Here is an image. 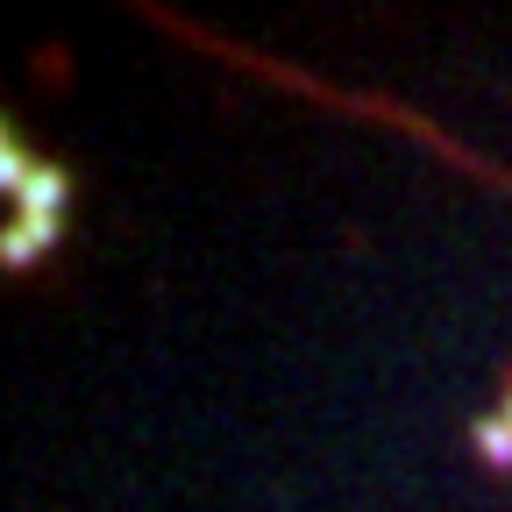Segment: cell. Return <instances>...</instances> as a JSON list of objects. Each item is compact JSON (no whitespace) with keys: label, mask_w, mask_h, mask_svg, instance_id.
Segmentation results:
<instances>
[{"label":"cell","mask_w":512,"mask_h":512,"mask_svg":"<svg viewBox=\"0 0 512 512\" xmlns=\"http://www.w3.org/2000/svg\"><path fill=\"white\" fill-rule=\"evenodd\" d=\"M8 200L22 207V221L8 228V264H29V256H43L64 228V200H72V185H64L57 164H29V178L8 192Z\"/></svg>","instance_id":"obj_1"},{"label":"cell","mask_w":512,"mask_h":512,"mask_svg":"<svg viewBox=\"0 0 512 512\" xmlns=\"http://www.w3.org/2000/svg\"><path fill=\"white\" fill-rule=\"evenodd\" d=\"M498 420H505V427H512V399H505V413H498Z\"/></svg>","instance_id":"obj_2"}]
</instances>
